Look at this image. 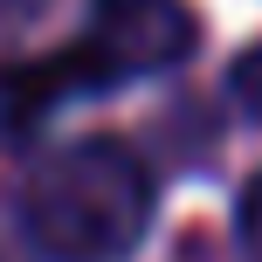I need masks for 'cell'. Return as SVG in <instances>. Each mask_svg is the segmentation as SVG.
Returning <instances> with one entry per match:
<instances>
[{
    "label": "cell",
    "mask_w": 262,
    "mask_h": 262,
    "mask_svg": "<svg viewBox=\"0 0 262 262\" xmlns=\"http://www.w3.org/2000/svg\"><path fill=\"white\" fill-rule=\"evenodd\" d=\"M21 235L41 262H131L152 235V172L118 138L55 152L21 193Z\"/></svg>",
    "instance_id": "6da1fadb"
},
{
    "label": "cell",
    "mask_w": 262,
    "mask_h": 262,
    "mask_svg": "<svg viewBox=\"0 0 262 262\" xmlns=\"http://www.w3.org/2000/svg\"><path fill=\"white\" fill-rule=\"evenodd\" d=\"M90 41L111 62V76H166L193 55L200 21L186 0H90Z\"/></svg>",
    "instance_id": "7a4b0ae2"
},
{
    "label": "cell",
    "mask_w": 262,
    "mask_h": 262,
    "mask_svg": "<svg viewBox=\"0 0 262 262\" xmlns=\"http://www.w3.org/2000/svg\"><path fill=\"white\" fill-rule=\"evenodd\" d=\"M228 97H235L242 118H262V41H255V49H242L235 62H228Z\"/></svg>",
    "instance_id": "3957f363"
},
{
    "label": "cell",
    "mask_w": 262,
    "mask_h": 262,
    "mask_svg": "<svg viewBox=\"0 0 262 262\" xmlns=\"http://www.w3.org/2000/svg\"><path fill=\"white\" fill-rule=\"evenodd\" d=\"M235 235H242V255L262 262V172L242 186V207H235Z\"/></svg>",
    "instance_id": "277c9868"
},
{
    "label": "cell",
    "mask_w": 262,
    "mask_h": 262,
    "mask_svg": "<svg viewBox=\"0 0 262 262\" xmlns=\"http://www.w3.org/2000/svg\"><path fill=\"white\" fill-rule=\"evenodd\" d=\"M28 14H41V0H0V28H14V21H28Z\"/></svg>",
    "instance_id": "5b68a950"
},
{
    "label": "cell",
    "mask_w": 262,
    "mask_h": 262,
    "mask_svg": "<svg viewBox=\"0 0 262 262\" xmlns=\"http://www.w3.org/2000/svg\"><path fill=\"white\" fill-rule=\"evenodd\" d=\"M0 131H7V111H0Z\"/></svg>",
    "instance_id": "8992f818"
},
{
    "label": "cell",
    "mask_w": 262,
    "mask_h": 262,
    "mask_svg": "<svg viewBox=\"0 0 262 262\" xmlns=\"http://www.w3.org/2000/svg\"><path fill=\"white\" fill-rule=\"evenodd\" d=\"M0 262H7V255H0Z\"/></svg>",
    "instance_id": "52a82bcc"
}]
</instances>
